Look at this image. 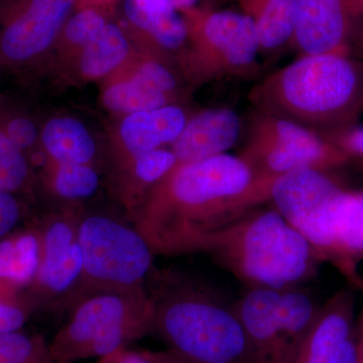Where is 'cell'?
<instances>
[{"mask_svg": "<svg viewBox=\"0 0 363 363\" xmlns=\"http://www.w3.org/2000/svg\"><path fill=\"white\" fill-rule=\"evenodd\" d=\"M262 180L240 156L178 164L133 213L155 255L203 252L215 233L269 202Z\"/></svg>", "mask_w": 363, "mask_h": 363, "instance_id": "6da1fadb", "label": "cell"}, {"mask_svg": "<svg viewBox=\"0 0 363 363\" xmlns=\"http://www.w3.org/2000/svg\"><path fill=\"white\" fill-rule=\"evenodd\" d=\"M255 111L328 136L353 128L363 111V75L350 55H300L252 86Z\"/></svg>", "mask_w": 363, "mask_h": 363, "instance_id": "7a4b0ae2", "label": "cell"}, {"mask_svg": "<svg viewBox=\"0 0 363 363\" xmlns=\"http://www.w3.org/2000/svg\"><path fill=\"white\" fill-rule=\"evenodd\" d=\"M152 333L190 363H262L234 304L183 274H157Z\"/></svg>", "mask_w": 363, "mask_h": 363, "instance_id": "3957f363", "label": "cell"}, {"mask_svg": "<svg viewBox=\"0 0 363 363\" xmlns=\"http://www.w3.org/2000/svg\"><path fill=\"white\" fill-rule=\"evenodd\" d=\"M248 288H298L316 274V253L274 207L252 210L221 229L204 252Z\"/></svg>", "mask_w": 363, "mask_h": 363, "instance_id": "277c9868", "label": "cell"}, {"mask_svg": "<svg viewBox=\"0 0 363 363\" xmlns=\"http://www.w3.org/2000/svg\"><path fill=\"white\" fill-rule=\"evenodd\" d=\"M71 304L68 319L50 342L55 363L98 359L152 333L154 306L145 288L88 293Z\"/></svg>", "mask_w": 363, "mask_h": 363, "instance_id": "5b68a950", "label": "cell"}, {"mask_svg": "<svg viewBox=\"0 0 363 363\" xmlns=\"http://www.w3.org/2000/svg\"><path fill=\"white\" fill-rule=\"evenodd\" d=\"M190 48L183 50L182 67L197 83L257 78L262 71L259 38L245 13L192 7L181 13Z\"/></svg>", "mask_w": 363, "mask_h": 363, "instance_id": "8992f818", "label": "cell"}, {"mask_svg": "<svg viewBox=\"0 0 363 363\" xmlns=\"http://www.w3.org/2000/svg\"><path fill=\"white\" fill-rule=\"evenodd\" d=\"M77 238L83 271L71 303L98 291L145 288L155 252L133 224L109 215H88L78 220Z\"/></svg>", "mask_w": 363, "mask_h": 363, "instance_id": "52a82bcc", "label": "cell"}, {"mask_svg": "<svg viewBox=\"0 0 363 363\" xmlns=\"http://www.w3.org/2000/svg\"><path fill=\"white\" fill-rule=\"evenodd\" d=\"M245 147L238 155L257 178L274 181L300 169L328 172L350 156L316 131L252 108L245 121Z\"/></svg>", "mask_w": 363, "mask_h": 363, "instance_id": "ba28073f", "label": "cell"}, {"mask_svg": "<svg viewBox=\"0 0 363 363\" xmlns=\"http://www.w3.org/2000/svg\"><path fill=\"white\" fill-rule=\"evenodd\" d=\"M234 307L262 363H292L320 310L298 288H248Z\"/></svg>", "mask_w": 363, "mask_h": 363, "instance_id": "9c48e42d", "label": "cell"}, {"mask_svg": "<svg viewBox=\"0 0 363 363\" xmlns=\"http://www.w3.org/2000/svg\"><path fill=\"white\" fill-rule=\"evenodd\" d=\"M320 262L336 267L353 290H363V190L341 189L296 226Z\"/></svg>", "mask_w": 363, "mask_h": 363, "instance_id": "30bf717a", "label": "cell"}, {"mask_svg": "<svg viewBox=\"0 0 363 363\" xmlns=\"http://www.w3.org/2000/svg\"><path fill=\"white\" fill-rule=\"evenodd\" d=\"M40 238L39 271L28 289L26 303L30 308L48 305L57 298H69L71 303L83 271L77 225L71 219L55 217L40 229Z\"/></svg>", "mask_w": 363, "mask_h": 363, "instance_id": "8fae6325", "label": "cell"}, {"mask_svg": "<svg viewBox=\"0 0 363 363\" xmlns=\"http://www.w3.org/2000/svg\"><path fill=\"white\" fill-rule=\"evenodd\" d=\"M76 7V0H16L4 21L0 47L11 61L47 51Z\"/></svg>", "mask_w": 363, "mask_h": 363, "instance_id": "7c38bea8", "label": "cell"}, {"mask_svg": "<svg viewBox=\"0 0 363 363\" xmlns=\"http://www.w3.org/2000/svg\"><path fill=\"white\" fill-rule=\"evenodd\" d=\"M354 292L342 289L320 307L292 363H360Z\"/></svg>", "mask_w": 363, "mask_h": 363, "instance_id": "4fadbf2b", "label": "cell"}, {"mask_svg": "<svg viewBox=\"0 0 363 363\" xmlns=\"http://www.w3.org/2000/svg\"><path fill=\"white\" fill-rule=\"evenodd\" d=\"M352 33L345 0H298L291 43L300 55H350Z\"/></svg>", "mask_w": 363, "mask_h": 363, "instance_id": "5bb4252c", "label": "cell"}, {"mask_svg": "<svg viewBox=\"0 0 363 363\" xmlns=\"http://www.w3.org/2000/svg\"><path fill=\"white\" fill-rule=\"evenodd\" d=\"M245 133V121L229 107H214L189 117L172 150L178 164L201 161L227 154Z\"/></svg>", "mask_w": 363, "mask_h": 363, "instance_id": "9a60e30c", "label": "cell"}, {"mask_svg": "<svg viewBox=\"0 0 363 363\" xmlns=\"http://www.w3.org/2000/svg\"><path fill=\"white\" fill-rule=\"evenodd\" d=\"M188 118L187 111L177 104L130 114L119 128L121 142L133 157L160 149L175 142Z\"/></svg>", "mask_w": 363, "mask_h": 363, "instance_id": "2e32d148", "label": "cell"}, {"mask_svg": "<svg viewBox=\"0 0 363 363\" xmlns=\"http://www.w3.org/2000/svg\"><path fill=\"white\" fill-rule=\"evenodd\" d=\"M40 255L39 230L18 231L0 240V288L21 295L37 276Z\"/></svg>", "mask_w": 363, "mask_h": 363, "instance_id": "e0dca14e", "label": "cell"}, {"mask_svg": "<svg viewBox=\"0 0 363 363\" xmlns=\"http://www.w3.org/2000/svg\"><path fill=\"white\" fill-rule=\"evenodd\" d=\"M252 21L262 52L278 51L292 42L298 0H236Z\"/></svg>", "mask_w": 363, "mask_h": 363, "instance_id": "ac0fdd59", "label": "cell"}, {"mask_svg": "<svg viewBox=\"0 0 363 363\" xmlns=\"http://www.w3.org/2000/svg\"><path fill=\"white\" fill-rule=\"evenodd\" d=\"M42 143L56 164H91L97 154L94 138L74 117L50 119L43 128Z\"/></svg>", "mask_w": 363, "mask_h": 363, "instance_id": "d6986e66", "label": "cell"}, {"mask_svg": "<svg viewBox=\"0 0 363 363\" xmlns=\"http://www.w3.org/2000/svg\"><path fill=\"white\" fill-rule=\"evenodd\" d=\"M123 13L130 28L145 35L161 51L175 52L185 49L188 28L182 14L145 13L133 0H124Z\"/></svg>", "mask_w": 363, "mask_h": 363, "instance_id": "ffe728a7", "label": "cell"}, {"mask_svg": "<svg viewBox=\"0 0 363 363\" xmlns=\"http://www.w3.org/2000/svg\"><path fill=\"white\" fill-rule=\"evenodd\" d=\"M130 52V40L125 30L117 23H108L81 49V73L87 79L104 77L118 68Z\"/></svg>", "mask_w": 363, "mask_h": 363, "instance_id": "44dd1931", "label": "cell"}, {"mask_svg": "<svg viewBox=\"0 0 363 363\" xmlns=\"http://www.w3.org/2000/svg\"><path fill=\"white\" fill-rule=\"evenodd\" d=\"M102 101L109 111L130 116L174 104L176 99L130 78L107 87L102 94Z\"/></svg>", "mask_w": 363, "mask_h": 363, "instance_id": "7402d4cb", "label": "cell"}, {"mask_svg": "<svg viewBox=\"0 0 363 363\" xmlns=\"http://www.w3.org/2000/svg\"><path fill=\"white\" fill-rule=\"evenodd\" d=\"M99 185V175L91 164H57L52 172V190L66 201L88 199L96 193Z\"/></svg>", "mask_w": 363, "mask_h": 363, "instance_id": "603a6c76", "label": "cell"}, {"mask_svg": "<svg viewBox=\"0 0 363 363\" xmlns=\"http://www.w3.org/2000/svg\"><path fill=\"white\" fill-rule=\"evenodd\" d=\"M0 363H55L50 342L39 334L0 333Z\"/></svg>", "mask_w": 363, "mask_h": 363, "instance_id": "cb8c5ba5", "label": "cell"}, {"mask_svg": "<svg viewBox=\"0 0 363 363\" xmlns=\"http://www.w3.org/2000/svg\"><path fill=\"white\" fill-rule=\"evenodd\" d=\"M111 23L105 6H82L69 16L60 37L71 47L82 49Z\"/></svg>", "mask_w": 363, "mask_h": 363, "instance_id": "d4e9b609", "label": "cell"}, {"mask_svg": "<svg viewBox=\"0 0 363 363\" xmlns=\"http://www.w3.org/2000/svg\"><path fill=\"white\" fill-rule=\"evenodd\" d=\"M177 166L178 159L173 150L160 147L133 157V176L138 184L152 190Z\"/></svg>", "mask_w": 363, "mask_h": 363, "instance_id": "484cf974", "label": "cell"}, {"mask_svg": "<svg viewBox=\"0 0 363 363\" xmlns=\"http://www.w3.org/2000/svg\"><path fill=\"white\" fill-rule=\"evenodd\" d=\"M30 167L18 150L0 130V191L11 193L20 190L28 181Z\"/></svg>", "mask_w": 363, "mask_h": 363, "instance_id": "4316f807", "label": "cell"}, {"mask_svg": "<svg viewBox=\"0 0 363 363\" xmlns=\"http://www.w3.org/2000/svg\"><path fill=\"white\" fill-rule=\"evenodd\" d=\"M133 79L150 89L159 91L175 98L179 90V80L175 72L167 64L157 60H147L138 67Z\"/></svg>", "mask_w": 363, "mask_h": 363, "instance_id": "83f0119b", "label": "cell"}, {"mask_svg": "<svg viewBox=\"0 0 363 363\" xmlns=\"http://www.w3.org/2000/svg\"><path fill=\"white\" fill-rule=\"evenodd\" d=\"M21 294L0 288V333L20 331L30 316V306Z\"/></svg>", "mask_w": 363, "mask_h": 363, "instance_id": "f1b7e54d", "label": "cell"}, {"mask_svg": "<svg viewBox=\"0 0 363 363\" xmlns=\"http://www.w3.org/2000/svg\"><path fill=\"white\" fill-rule=\"evenodd\" d=\"M21 219V207L11 193L0 191V240L13 233Z\"/></svg>", "mask_w": 363, "mask_h": 363, "instance_id": "f546056e", "label": "cell"}, {"mask_svg": "<svg viewBox=\"0 0 363 363\" xmlns=\"http://www.w3.org/2000/svg\"><path fill=\"white\" fill-rule=\"evenodd\" d=\"M6 135L18 150H25L35 143L38 138V130L30 119L16 117L7 125Z\"/></svg>", "mask_w": 363, "mask_h": 363, "instance_id": "4dcf8cb0", "label": "cell"}, {"mask_svg": "<svg viewBox=\"0 0 363 363\" xmlns=\"http://www.w3.org/2000/svg\"><path fill=\"white\" fill-rule=\"evenodd\" d=\"M136 6L145 13H183L195 7L199 0H133Z\"/></svg>", "mask_w": 363, "mask_h": 363, "instance_id": "1f68e13d", "label": "cell"}, {"mask_svg": "<svg viewBox=\"0 0 363 363\" xmlns=\"http://www.w3.org/2000/svg\"><path fill=\"white\" fill-rule=\"evenodd\" d=\"M325 138L337 145L350 157H363V126L362 128H351L350 130L325 136Z\"/></svg>", "mask_w": 363, "mask_h": 363, "instance_id": "d6a6232c", "label": "cell"}, {"mask_svg": "<svg viewBox=\"0 0 363 363\" xmlns=\"http://www.w3.org/2000/svg\"><path fill=\"white\" fill-rule=\"evenodd\" d=\"M97 363H152V351L123 348L98 358Z\"/></svg>", "mask_w": 363, "mask_h": 363, "instance_id": "836d02e7", "label": "cell"}, {"mask_svg": "<svg viewBox=\"0 0 363 363\" xmlns=\"http://www.w3.org/2000/svg\"><path fill=\"white\" fill-rule=\"evenodd\" d=\"M152 363H190L171 351L152 352Z\"/></svg>", "mask_w": 363, "mask_h": 363, "instance_id": "e575fe53", "label": "cell"}, {"mask_svg": "<svg viewBox=\"0 0 363 363\" xmlns=\"http://www.w3.org/2000/svg\"><path fill=\"white\" fill-rule=\"evenodd\" d=\"M350 50H353V52H354L358 58L363 61V21L360 26H358L357 32H353L352 33Z\"/></svg>", "mask_w": 363, "mask_h": 363, "instance_id": "d590c367", "label": "cell"}, {"mask_svg": "<svg viewBox=\"0 0 363 363\" xmlns=\"http://www.w3.org/2000/svg\"><path fill=\"white\" fill-rule=\"evenodd\" d=\"M345 2L353 21L363 18V0H345Z\"/></svg>", "mask_w": 363, "mask_h": 363, "instance_id": "8d00e7d4", "label": "cell"}, {"mask_svg": "<svg viewBox=\"0 0 363 363\" xmlns=\"http://www.w3.org/2000/svg\"><path fill=\"white\" fill-rule=\"evenodd\" d=\"M358 350H359L360 363H363V309L357 321Z\"/></svg>", "mask_w": 363, "mask_h": 363, "instance_id": "74e56055", "label": "cell"}, {"mask_svg": "<svg viewBox=\"0 0 363 363\" xmlns=\"http://www.w3.org/2000/svg\"><path fill=\"white\" fill-rule=\"evenodd\" d=\"M113 0H76V6H106Z\"/></svg>", "mask_w": 363, "mask_h": 363, "instance_id": "f35d334b", "label": "cell"}]
</instances>
